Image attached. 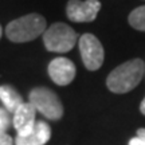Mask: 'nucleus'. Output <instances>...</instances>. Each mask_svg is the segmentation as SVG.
<instances>
[{"mask_svg": "<svg viewBox=\"0 0 145 145\" xmlns=\"http://www.w3.org/2000/svg\"><path fill=\"white\" fill-rule=\"evenodd\" d=\"M145 74V63L142 59H132L120 65L106 78V86L117 94L128 93L141 82Z\"/></svg>", "mask_w": 145, "mask_h": 145, "instance_id": "1", "label": "nucleus"}, {"mask_svg": "<svg viewBox=\"0 0 145 145\" xmlns=\"http://www.w3.org/2000/svg\"><path fill=\"white\" fill-rule=\"evenodd\" d=\"M46 19L39 14H28L10 22L5 27V36L14 43H26L43 35Z\"/></svg>", "mask_w": 145, "mask_h": 145, "instance_id": "2", "label": "nucleus"}, {"mask_svg": "<svg viewBox=\"0 0 145 145\" xmlns=\"http://www.w3.org/2000/svg\"><path fill=\"white\" fill-rule=\"evenodd\" d=\"M78 39L77 32L66 23L57 22L43 32V43L51 52H67L75 46Z\"/></svg>", "mask_w": 145, "mask_h": 145, "instance_id": "3", "label": "nucleus"}, {"mask_svg": "<svg viewBox=\"0 0 145 145\" xmlns=\"http://www.w3.org/2000/svg\"><path fill=\"white\" fill-rule=\"evenodd\" d=\"M30 104L46 118L58 121L63 116V105L57 93L48 88H35L30 91Z\"/></svg>", "mask_w": 145, "mask_h": 145, "instance_id": "4", "label": "nucleus"}, {"mask_svg": "<svg viewBox=\"0 0 145 145\" xmlns=\"http://www.w3.org/2000/svg\"><path fill=\"white\" fill-rule=\"evenodd\" d=\"M81 58L85 67L90 71L98 70L105 59V51L101 42L93 34H83L78 42Z\"/></svg>", "mask_w": 145, "mask_h": 145, "instance_id": "5", "label": "nucleus"}, {"mask_svg": "<svg viewBox=\"0 0 145 145\" xmlns=\"http://www.w3.org/2000/svg\"><path fill=\"white\" fill-rule=\"evenodd\" d=\"M99 10V0H69L66 15L74 23H89L97 19Z\"/></svg>", "mask_w": 145, "mask_h": 145, "instance_id": "6", "label": "nucleus"}, {"mask_svg": "<svg viewBox=\"0 0 145 145\" xmlns=\"http://www.w3.org/2000/svg\"><path fill=\"white\" fill-rule=\"evenodd\" d=\"M75 74L77 69L74 63L67 58H55L48 65V75L52 79V82L59 86H66L71 83L72 79L75 78Z\"/></svg>", "mask_w": 145, "mask_h": 145, "instance_id": "7", "label": "nucleus"}, {"mask_svg": "<svg viewBox=\"0 0 145 145\" xmlns=\"http://www.w3.org/2000/svg\"><path fill=\"white\" fill-rule=\"evenodd\" d=\"M35 114L36 110L30 102H23L14 113V126H15L18 136H27L30 135L35 128Z\"/></svg>", "mask_w": 145, "mask_h": 145, "instance_id": "8", "label": "nucleus"}, {"mask_svg": "<svg viewBox=\"0 0 145 145\" xmlns=\"http://www.w3.org/2000/svg\"><path fill=\"white\" fill-rule=\"evenodd\" d=\"M51 129L47 122L38 121L35 124V128L30 135L27 136H18L15 140L16 145H44L50 140Z\"/></svg>", "mask_w": 145, "mask_h": 145, "instance_id": "9", "label": "nucleus"}, {"mask_svg": "<svg viewBox=\"0 0 145 145\" xmlns=\"http://www.w3.org/2000/svg\"><path fill=\"white\" fill-rule=\"evenodd\" d=\"M0 99L10 113H15L18 108L23 104L22 95L10 85H1L0 86Z\"/></svg>", "mask_w": 145, "mask_h": 145, "instance_id": "10", "label": "nucleus"}, {"mask_svg": "<svg viewBox=\"0 0 145 145\" xmlns=\"http://www.w3.org/2000/svg\"><path fill=\"white\" fill-rule=\"evenodd\" d=\"M128 22L135 30L145 32V5H140L132 11L129 14Z\"/></svg>", "mask_w": 145, "mask_h": 145, "instance_id": "11", "label": "nucleus"}, {"mask_svg": "<svg viewBox=\"0 0 145 145\" xmlns=\"http://www.w3.org/2000/svg\"><path fill=\"white\" fill-rule=\"evenodd\" d=\"M11 118H10V112L4 108H0V132H5L10 128Z\"/></svg>", "mask_w": 145, "mask_h": 145, "instance_id": "12", "label": "nucleus"}, {"mask_svg": "<svg viewBox=\"0 0 145 145\" xmlns=\"http://www.w3.org/2000/svg\"><path fill=\"white\" fill-rule=\"evenodd\" d=\"M0 145H12V137L5 132H0Z\"/></svg>", "mask_w": 145, "mask_h": 145, "instance_id": "13", "label": "nucleus"}, {"mask_svg": "<svg viewBox=\"0 0 145 145\" xmlns=\"http://www.w3.org/2000/svg\"><path fill=\"white\" fill-rule=\"evenodd\" d=\"M129 145H145V140L144 138H140V137H133L129 141Z\"/></svg>", "mask_w": 145, "mask_h": 145, "instance_id": "14", "label": "nucleus"}, {"mask_svg": "<svg viewBox=\"0 0 145 145\" xmlns=\"http://www.w3.org/2000/svg\"><path fill=\"white\" fill-rule=\"evenodd\" d=\"M137 137H140V138H144L145 140V128H141V129L137 130Z\"/></svg>", "mask_w": 145, "mask_h": 145, "instance_id": "15", "label": "nucleus"}, {"mask_svg": "<svg viewBox=\"0 0 145 145\" xmlns=\"http://www.w3.org/2000/svg\"><path fill=\"white\" fill-rule=\"evenodd\" d=\"M140 112L145 116V98L142 99V102H141V105H140Z\"/></svg>", "mask_w": 145, "mask_h": 145, "instance_id": "16", "label": "nucleus"}, {"mask_svg": "<svg viewBox=\"0 0 145 145\" xmlns=\"http://www.w3.org/2000/svg\"><path fill=\"white\" fill-rule=\"evenodd\" d=\"M1 35H3V28H1V26H0V38H1Z\"/></svg>", "mask_w": 145, "mask_h": 145, "instance_id": "17", "label": "nucleus"}]
</instances>
